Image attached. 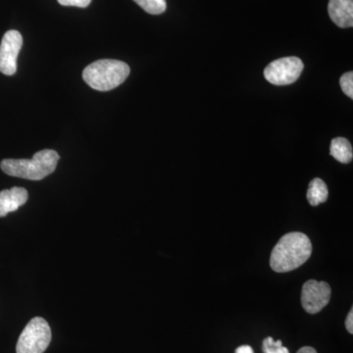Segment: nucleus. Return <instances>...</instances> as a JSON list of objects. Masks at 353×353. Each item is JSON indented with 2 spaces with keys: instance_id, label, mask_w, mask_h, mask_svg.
<instances>
[{
  "instance_id": "f257e3e1",
  "label": "nucleus",
  "mask_w": 353,
  "mask_h": 353,
  "mask_svg": "<svg viewBox=\"0 0 353 353\" xmlns=\"http://www.w3.org/2000/svg\"><path fill=\"white\" fill-rule=\"evenodd\" d=\"M312 253V245L306 234L294 232L282 236L272 250L270 266L278 273L296 270L305 263Z\"/></svg>"
},
{
  "instance_id": "f03ea898",
  "label": "nucleus",
  "mask_w": 353,
  "mask_h": 353,
  "mask_svg": "<svg viewBox=\"0 0 353 353\" xmlns=\"http://www.w3.org/2000/svg\"><path fill=\"white\" fill-rule=\"evenodd\" d=\"M59 154L55 150H43L32 159H4L0 167L8 176L31 181L43 180L57 169Z\"/></svg>"
},
{
  "instance_id": "7ed1b4c3",
  "label": "nucleus",
  "mask_w": 353,
  "mask_h": 353,
  "mask_svg": "<svg viewBox=\"0 0 353 353\" xmlns=\"http://www.w3.org/2000/svg\"><path fill=\"white\" fill-rule=\"evenodd\" d=\"M130 67L119 60H97L83 72V79L94 90L108 92L119 87L130 75Z\"/></svg>"
},
{
  "instance_id": "20e7f679",
  "label": "nucleus",
  "mask_w": 353,
  "mask_h": 353,
  "mask_svg": "<svg viewBox=\"0 0 353 353\" xmlns=\"http://www.w3.org/2000/svg\"><path fill=\"white\" fill-rule=\"evenodd\" d=\"M51 341L48 323L41 317L32 318L23 330L18 340L16 352L43 353Z\"/></svg>"
},
{
  "instance_id": "39448f33",
  "label": "nucleus",
  "mask_w": 353,
  "mask_h": 353,
  "mask_svg": "<svg viewBox=\"0 0 353 353\" xmlns=\"http://www.w3.org/2000/svg\"><path fill=\"white\" fill-rule=\"evenodd\" d=\"M304 65L299 57H284L271 62L264 70V77L275 85H288L296 82L303 73Z\"/></svg>"
},
{
  "instance_id": "423d86ee",
  "label": "nucleus",
  "mask_w": 353,
  "mask_h": 353,
  "mask_svg": "<svg viewBox=\"0 0 353 353\" xmlns=\"http://www.w3.org/2000/svg\"><path fill=\"white\" fill-rule=\"evenodd\" d=\"M332 290L328 283L309 280L301 290V304L309 314H317L331 299Z\"/></svg>"
},
{
  "instance_id": "0eeeda50",
  "label": "nucleus",
  "mask_w": 353,
  "mask_h": 353,
  "mask_svg": "<svg viewBox=\"0 0 353 353\" xmlns=\"http://www.w3.org/2000/svg\"><path fill=\"white\" fill-rule=\"evenodd\" d=\"M23 46L22 34L15 30L6 32L0 44V72L13 76L17 71V58Z\"/></svg>"
},
{
  "instance_id": "6e6552de",
  "label": "nucleus",
  "mask_w": 353,
  "mask_h": 353,
  "mask_svg": "<svg viewBox=\"0 0 353 353\" xmlns=\"http://www.w3.org/2000/svg\"><path fill=\"white\" fill-rule=\"evenodd\" d=\"M29 199V194L24 188L14 187L0 192V217L18 210Z\"/></svg>"
},
{
  "instance_id": "1a4fd4ad",
  "label": "nucleus",
  "mask_w": 353,
  "mask_h": 353,
  "mask_svg": "<svg viewBox=\"0 0 353 353\" xmlns=\"http://www.w3.org/2000/svg\"><path fill=\"white\" fill-rule=\"evenodd\" d=\"M330 18L340 28L353 26V0H330Z\"/></svg>"
},
{
  "instance_id": "9d476101",
  "label": "nucleus",
  "mask_w": 353,
  "mask_h": 353,
  "mask_svg": "<svg viewBox=\"0 0 353 353\" xmlns=\"http://www.w3.org/2000/svg\"><path fill=\"white\" fill-rule=\"evenodd\" d=\"M330 153L334 159L343 164L352 161L353 152L352 143L345 138H336L332 141Z\"/></svg>"
},
{
  "instance_id": "9b49d317",
  "label": "nucleus",
  "mask_w": 353,
  "mask_h": 353,
  "mask_svg": "<svg viewBox=\"0 0 353 353\" xmlns=\"http://www.w3.org/2000/svg\"><path fill=\"white\" fill-rule=\"evenodd\" d=\"M329 192L326 183L321 179L316 178L309 183L307 199L310 205L318 206L328 199Z\"/></svg>"
},
{
  "instance_id": "f8f14e48",
  "label": "nucleus",
  "mask_w": 353,
  "mask_h": 353,
  "mask_svg": "<svg viewBox=\"0 0 353 353\" xmlns=\"http://www.w3.org/2000/svg\"><path fill=\"white\" fill-rule=\"evenodd\" d=\"M145 12L159 15L167 8L166 0H134Z\"/></svg>"
},
{
  "instance_id": "ddd939ff",
  "label": "nucleus",
  "mask_w": 353,
  "mask_h": 353,
  "mask_svg": "<svg viewBox=\"0 0 353 353\" xmlns=\"http://www.w3.org/2000/svg\"><path fill=\"white\" fill-rule=\"evenodd\" d=\"M262 350L264 353H290L289 350L283 345L282 341H275L271 336L263 341Z\"/></svg>"
},
{
  "instance_id": "4468645a",
  "label": "nucleus",
  "mask_w": 353,
  "mask_h": 353,
  "mask_svg": "<svg viewBox=\"0 0 353 353\" xmlns=\"http://www.w3.org/2000/svg\"><path fill=\"white\" fill-rule=\"evenodd\" d=\"M341 88L343 92L350 99H353V73L347 72L341 77Z\"/></svg>"
},
{
  "instance_id": "2eb2a0df",
  "label": "nucleus",
  "mask_w": 353,
  "mask_h": 353,
  "mask_svg": "<svg viewBox=\"0 0 353 353\" xmlns=\"http://www.w3.org/2000/svg\"><path fill=\"white\" fill-rule=\"evenodd\" d=\"M63 6H76L85 8L90 6L92 0H57Z\"/></svg>"
},
{
  "instance_id": "dca6fc26",
  "label": "nucleus",
  "mask_w": 353,
  "mask_h": 353,
  "mask_svg": "<svg viewBox=\"0 0 353 353\" xmlns=\"http://www.w3.org/2000/svg\"><path fill=\"white\" fill-rule=\"evenodd\" d=\"M345 327L348 333L353 334V310L350 309V313H348L347 320H345Z\"/></svg>"
},
{
  "instance_id": "f3484780",
  "label": "nucleus",
  "mask_w": 353,
  "mask_h": 353,
  "mask_svg": "<svg viewBox=\"0 0 353 353\" xmlns=\"http://www.w3.org/2000/svg\"><path fill=\"white\" fill-rule=\"evenodd\" d=\"M234 353H254L253 348L250 345H241L236 348Z\"/></svg>"
},
{
  "instance_id": "a211bd4d",
  "label": "nucleus",
  "mask_w": 353,
  "mask_h": 353,
  "mask_svg": "<svg viewBox=\"0 0 353 353\" xmlns=\"http://www.w3.org/2000/svg\"><path fill=\"white\" fill-rule=\"evenodd\" d=\"M296 353H317L315 348L311 347H303L299 350Z\"/></svg>"
}]
</instances>
